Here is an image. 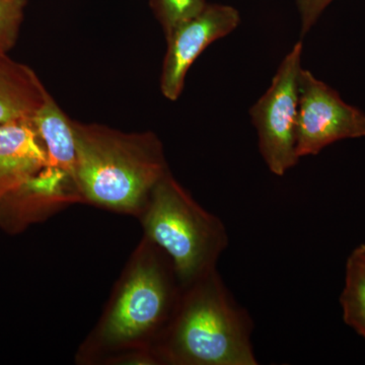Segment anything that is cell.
<instances>
[{
	"label": "cell",
	"mask_w": 365,
	"mask_h": 365,
	"mask_svg": "<svg viewBox=\"0 0 365 365\" xmlns=\"http://www.w3.org/2000/svg\"><path fill=\"white\" fill-rule=\"evenodd\" d=\"M182 292L169 256L143 235L98 323L79 345L76 364L158 365L155 347Z\"/></svg>",
	"instance_id": "1"
},
{
	"label": "cell",
	"mask_w": 365,
	"mask_h": 365,
	"mask_svg": "<svg viewBox=\"0 0 365 365\" xmlns=\"http://www.w3.org/2000/svg\"><path fill=\"white\" fill-rule=\"evenodd\" d=\"M81 203L138 217L160 179L170 172L153 132L128 133L71 120Z\"/></svg>",
	"instance_id": "2"
},
{
	"label": "cell",
	"mask_w": 365,
	"mask_h": 365,
	"mask_svg": "<svg viewBox=\"0 0 365 365\" xmlns=\"http://www.w3.org/2000/svg\"><path fill=\"white\" fill-rule=\"evenodd\" d=\"M253 330L249 312L215 269L182 288L155 355L158 365H258Z\"/></svg>",
	"instance_id": "3"
},
{
	"label": "cell",
	"mask_w": 365,
	"mask_h": 365,
	"mask_svg": "<svg viewBox=\"0 0 365 365\" xmlns=\"http://www.w3.org/2000/svg\"><path fill=\"white\" fill-rule=\"evenodd\" d=\"M137 218L144 237L169 256L182 288L217 269L230 242L222 220L197 202L170 170Z\"/></svg>",
	"instance_id": "4"
},
{
	"label": "cell",
	"mask_w": 365,
	"mask_h": 365,
	"mask_svg": "<svg viewBox=\"0 0 365 365\" xmlns=\"http://www.w3.org/2000/svg\"><path fill=\"white\" fill-rule=\"evenodd\" d=\"M302 56V43L297 42L281 61L268 90L250 110L261 157L278 177L284 176L300 160L297 132Z\"/></svg>",
	"instance_id": "5"
},
{
	"label": "cell",
	"mask_w": 365,
	"mask_h": 365,
	"mask_svg": "<svg viewBox=\"0 0 365 365\" xmlns=\"http://www.w3.org/2000/svg\"><path fill=\"white\" fill-rule=\"evenodd\" d=\"M362 137H365L364 113L345 103L337 91L302 68L297 132L299 158L319 155L338 141Z\"/></svg>",
	"instance_id": "6"
},
{
	"label": "cell",
	"mask_w": 365,
	"mask_h": 365,
	"mask_svg": "<svg viewBox=\"0 0 365 365\" xmlns=\"http://www.w3.org/2000/svg\"><path fill=\"white\" fill-rule=\"evenodd\" d=\"M51 167L32 119L0 125V204L19 200L49 216L40 198L43 177Z\"/></svg>",
	"instance_id": "7"
},
{
	"label": "cell",
	"mask_w": 365,
	"mask_h": 365,
	"mask_svg": "<svg viewBox=\"0 0 365 365\" xmlns=\"http://www.w3.org/2000/svg\"><path fill=\"white\" fill-rule=\"evenodd\" d=\"M241 23L239 11L227 4H208L200 14L178 26L167 39L160 73L163 97L177 101L192 64L208 46L227 37Z\"/></svg>",
	"instance_id": "8"
},
{
	"label": "cell",
	"mask_w": 365,
	"mask_h": 365,
	"mask_svg": "<svg viewBox=\"0 0 365 365\" xmlns=\"http://www.w3.org/2000/svg\"><path fill=\"white\" fill-rule=\"evenodd\" d=\"M49 93L31 67L0 50V125L33 119Z\"/></svg>",
	"instance_id": "9"
},
{
	"label": "cell",
	"mask_w": 365,
	"mask_h": 365,
	"mask_svg": "<svg viewBox=\"0 0 365 365\" xmlns=\"http://www.w3.org/2000/svg\"><path fill=\"white\" fill-rule=\"evenodd\" d=\"M32 120L44 143L50 167L76 182V148L71 119L49 93Z\"/></svg>",
	"instance_id": "10"
},
{
	"label": "cell",
	"mask_w": 365,
	"mask_h": 365,
	"mask_svg": "<svg viewBox=\"0 0 365 365\" xmlns=\"http://www.w3.org/2000/svg\"><path fill=\"white\" fill-rule=\"evenodd\" d=\"M340 306L346 325L365 339V275L347 261Z\"/></svg>",
	"instance_id": "11"
},
{
	"label": "cell",
	"mask_w": 365,
	"mask_h": 365,
	"mask_svg": "<svg viewBox=\"0 0 365 365\" xmlns=\"http://www.w3.org/2000/svg\"><path fill=\"white\" fill-rule=\"evenodd\" d=\"M208 2L206 0H150V6L162 26L165 37L201 13Z\"/></svg>",
	"instance_id": "12"
},
{
	"label": "cell",
	"mask_w": 365,
	"mask_h": 365,
	"mask_svg": "<svg viewBox=\"0 0 365 365\" xmlns=\"http://www.w3.org/2000/svg\"><path fill=\"white\" fill-rule=\"evenodd\" d=\"M26 0H0V50L9 52L18 40Z\"/></svg>",
	"instance_id": "13"
},
{
	"label": "cell",
	"mask_w": 365,
	"mask_h": 365,
	"mask_svg": "<svg viewBox=\"0 0 365 365\" xmlns=\"http://www.w3.org/2000/svg\"><path fill=\"white\" fill-rule=\"evenodd\" d=\"M294 1L299 14L300 34L302 37H304L334 0H294Z\"/></svg>",
	"instance_id": "14"
},
{
	"label": "cell",
	"mask_w": 365,
	"mask_h": 365,
	"mask_svg": "<svg viewBox=\"0 0 365 365\" xmlns=\"http://www.w3.org/2000/svg\"><path fill=\"white\" fill-rule=\"evenodd\" d=\"M347 261L351 262L365 275V242L353 250Z\"/></svg>",
	"instance_id": "15"
}]
</instances>
